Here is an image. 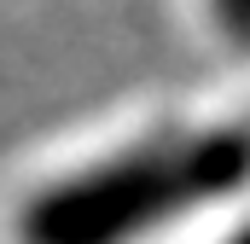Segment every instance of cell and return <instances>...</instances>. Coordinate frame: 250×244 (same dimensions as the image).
Listing matches in <instances>:
<instances>
[{"instance_id": "1", "label": "cell", "mask_w": 250, "mask_h": 244, "mask_svg": "<svg viewBox=\"0 0 250 244\" xmlns=\"http://www.w3.org/2000/svg\"><path fill=\"white\" fill-rule=\"evenodd\" d=\"M250 198V111L163 117L35 181L12 244H157Z\"/></svg>"}, {"instance_id": "2", "label": "cell", "mask_w": 250, "mask_h": 244, "mask_svg": "<svg viewBox=\"0 0 250 244\" xmlns=\"http://www.w3.org/2000/svg\"><path fill=\"white\" fill-rule=\"evenodd\" d=\"M198 6H204L209 29H215L233 53H245V59H250V0H198Z\"/></svg>"}, {"instance_id": "3", "label": "cell", "mask_w": 250, "mask_h": 244, "mask_svg": "<svg viewBox=\"0 0 250 244\" xmlns=\"http://www.w3.org/2000/svg\"><path fill=\"white\" fill-rule=\"evenodd\" d=\"M209 244H250V209H233L227 221H221V233Z\"/></svg>"}]
</instances>
